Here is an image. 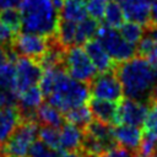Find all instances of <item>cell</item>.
<instances>
[{
  "label": "cell",
  "instance_id": "7c38bea8",
  "mask_svg": "<svg viewBox=\"0 0 157 157\" xmlns=\"http://www.w3.org/2000/svg\"><path fill=\"white\" fill-rule=\"evenodd\" d=\"M118 103L91 97L87 101V107L94 120L104 123L107 125H117Z\"/></svg>",
  "mask_w": 157,
  "mask_h": 157
},
{
  "label": "cell",
  "instance_id": "52a82bcc",
  "mask_svg": "<svg viewBox=\"0 0 157 157\" xmlns=\"http://www.w3.org/2000/svg\"><path fill=\"white\" fill-rule=\"evenodd\" d=\"M90 94L93 98L105 99L110 102H120L123 99L124 92L119 78L117 77L114 70L98 74L88 83Z\"/></svg>",
  "mask_w": 157,
  "mask_h": 157
},
{
  "label": "cell",
  "instance_id": "83f0119b",
  "mask_svg": "<svg viewBox=\"0 0 157 157\" xmlns=\"http://www.w3.org/2000/svg\"><path fill=\"white\" fill-rule=\"evenodd\" d=\"M156 47H157L156 40H155L151 36H148V34L146 33V34L144 36V38L136 44V55L146 58Z\"/></svg>",
  "mask_w": 157,
  "mask_h": 157
},
{
  "label": "cell",
  "instance_id": "74e56055",
  "mask_svg": "<svg viewBox=\"0 0 157 157\" xmlns=\"http://www.w3.org/2000/svg\"><path fill=\"white\" fill-rule=\"evenodd\" d=\"M156 156H157V155H156Z\"/></svg>",
  "mask_w": 157,
  "mask_h": 157
},
{
  "label": "cell",
  "instance_id": "1f68e13d",
  "mask_svg": "<svg viewBox=\"0 0 157 157\" xmlns=\"http://www.w3.org/2000/svg\"><path fill=\"white\" fill-rule=\"evenodd\" d=\"M148 27H157V0H153V2H152L151 23H150Z\"/></svg>",
  "mask_w": 157,
  "mask_h": 157
},
{
  "label": "cell",
  "instance_id": "2e32d148",
  "mask_svg": "<svg viewBox=\"0 0 157 157\" xmlns=\"http://www.w3.org/2000/svg\"><path fill=\"white\" fill-rule=\"evenodd\" d=\"M83 131L65 121L60 128V148L64 152H77L81 147Z\"/></svg>",
  "mask_w": 157,
  "mask_h": 157
},
{
  "label": "cell",
  "instance_id": "ac0fdd59",
  "mask_svg": "<svg viewBox=\"0 0 157 157\" xmlns=\"http://www.w3.org/2000/svg\"><path fill=\"white\" fill-rule=\"evenodd\" d=\"M99 21L92 18V17H86L83 21L77 23L76 28V39H75V45H81L91 40L98 32L99 28Z\"/></svg>",
  "mask_w": 157,
  "mask_h": 157
},
{
  "label": "cell",
  "instance_id": "4dcf8cb0",
  "mask_svg": "<svg viewBox=\"0 0 157 157\" xmlns=\"http://www.w3.org/2000/svg\"><path fill=\"white\" fill-rule=\"evenodd\" d=\"M23 0H0V10L9 9V7H17L21 6Z\"/></svg>",
  "mask_w": 157,
  "mask_h": 157
},
{
  "label": "cell",
  "instance_id": "8fae6325",
  "mask_svg": "<svg viewBox=\"0 0 157 157\" xmlns=\"http://www.w3.org/2000/svg\"><path fill=\"white\" fill-rule=\"evenodd\" d=\"M152 2L153 0H119L125 18L145 28L151 23Z\"/></svg>",
  "mask_w": 157,
  "mask_h": 157
},
{
  "label": "cell",
  "instance_id": "d590c367",
  "mask_svg": "<svg viewBox=\"0 0 157 157\" xmlns=\"http://www.w3.org/2000/svg\"><path fill=\"white\" fill-rule=\"evenodd\" d=\"M0 157H6L5 153H4V151H2V147H0Z\"/></svg>",
  "mask_w": 157,
  "mask_h": 157
},
{
  "label": "cell",
  "instance_id": "8992f818",
  "mask_svg": "<svg viewBox=\"0 0 157 157\" xmlns=\"http://www.w3.org/2000/svg\"><path fill=\"white\" fill-rule=\"evenodd\" d=\"M39 125L37 121H21L11 137L4 145L6 157H26L32 145L37 141Z\"/></svg>",
  "mask_w": 157,
  "mask_h": 157
},
{
  "label": "cell",
  "instance_id": "ba28073f",
  "mask_svg": "<svg viewBox=\"0 0 157 157\" xmlns=\"http://www.w3.org/2000/svg\"><path fill=\"white\" fill-rule=\"evenodd\" d=\"M44 74V69L38 60L29 58H18L16 61V86L13 94L16 98L29 87L37 86Z\"/></svg>",
  "mask_w": 157,
  "mask_h": 157
},
{
  "label": "cell",
  "instance_id": "d6986e66",
  "mask_svg": "<svg viewBox=\"0 0 157 157\" xmlns=\"http://www.w3.org/2000/svg\"><path fill=\"white\" fill-rule=\"evenodd\" d=\"M76 28H77V25L75 22H70V21H65V20L59 18L55 37L64 48L67 49V48L75 45Z\"/></svg>",
  "mask_w": 157,
  "mask_h": 157
},
{
  "label": "cell",
  "instance_id": "836d02e7",
  "mask_svg": "<svg viewBox=\"0 0 157 157\" xmlns=\"http://www.w3.org/2000/svg\"><path fill=\"white\" fill-rule=\"evenodd\" d=\"M7 61V54H6V49L5 47L0 45V66L2 64H5Z\"/></svg>",
  "mask_w": 157,
  "mask_h": 157
},
{
  "label": "cell",
  "instance_id": "7402d4cb",
  "mask_svg": "<svg viewBox=\"0 0 157 157\" xmlns=\"http://www.w3.org/2000/svg\"><path fill=\"white\" fill-rule=\"evenodd\" d=\"M0 22L7 27L12 33L18 34L22 28V13L17 7H9L0 10Z\"/></svg>",
  "mask_w": 157,
  "mask_h": 157
},
{
  "label": "cell",
  "instance_id": "7a4b0ae2",
  "mask_svg": "<svg viewBox=\"0 0 157 157\" xmlns=\"http://www.w3.org/2000/svg\"><path fill=\"white\" fill-rule=\"evenodd\" d=\"M21 13L22 32L45 38L55 36L60 17L52 0H23Z\"/></svg>",
  "mask_w": 157,
  "mask_h": 157
},
{
  "label": "cell",
  "instance_id": "f1b7e54d",
  "mask_svg": "<svg viewBox=\"0 0 157 157\" xmlns=\"http://www.w3.org/2000/svg\"><path fill=\"white\" fill-rule=\"evenodd\" d=\"M98 157H134V153L130 152L129 150H126V148H124V147H121V146L118 145L117 147L103 152Z\"/></svg>",
  "mask_w": 157,
  "mask_h": 157
},
{
  "label": "cell",
  "instance_id": "ffe728a7",
  "mask_svg": "<svg viewBox=\"0 0 157 157\" xmlns=\"http://www.w3.org/2000/svg\"><path fill=\"white\" fill-rule=\"evenodd\" d=\"M64 118H65V121L66 123L75 125L76 128H78L82 131L93 120L88 107H86L85 104L83 105H80V107H76L74 109H70L69 112L65 113Z\"/></svg>",
  "mask_w": 157,
  "mask_h": 157
},
{
  "label": "cell",
  "instance_id": "8d00e7d4",
  "mask_svg": "<svg viewBox=\"0 0 157 157\" xmlns=\"http://www.w3.org/2000/svg\"><path fill=\"white\" fill-rule=\"evenodd\" d=\"M155 157H157V156H155Z\"/></svg>",
  "mask_w": 157,
  "mask_h": 157
},
{
  "label": "cell",
  "instance_id": "6da1fadb",
  "mask_svg": "<svg viewBox=\"0 0 157 157\" xmlns=\"http://www.w3.org/2000/svg\"><path fill=\"white\" fill-rule=\"evenodd\" d=\"M114 72L119 78L125 98L148 104L153 88L157 85V69L144 56L115 64Z\"/></svg>",
  "mask_w": 157,
  "mask_h": 157
},
{
  "label": "cell",
  "instance_id": "9c48e42d",
  "mask_svg": "<svg viewBox=\"0 0 157 157\" xmlns=\"http://www.w3.org/2000/svg\"><path fill=\"white\" fill-rule=\"evenodd\" d=\"M11 47L17 55L39 60L47 52L48 40L45 37L22 32L15 36L11 43Z\"/></svg>",
  "mask_w": 157,
  "mask_h": 157
},
{
  "label": "cell",
  "instance_id": "cb8c5ba5",
  "mask_svg": "<svg viewBox=\"0 0 157 157\" xmlns=\"http://www.w3.org/2000/svg\"><path fill=\"white\" fill-rule=\"evenodd\" d=\"M119 33L121 34V37L130 44L135 45L137 44L144 36L146 34V28L142 27L141 25H137L135 22H124L121 25V27L119 28Z\"/></svg>",
  "mask_w": 157,
  "mask_h": 157
},
{
  "label": "cell",
  "instance_id": "4fadbf2b",
  "mask_svg": "<svg viewBox=\"0 0 157 157\" xmlns=\"http://www.w3.org/2000/svg\"><path fill=\"white\" fill-rule=\"evenodd\" d=\"M21 121V113L17 104L6 105L0 109V147H4Z\"/></svg>",
  "mask_w": 157,
  "mask_h": 157
},
{
  "label": "cell",
  "instance_id": "d4e9b609",
  "mask_svg": "<svg viewBox=\"0 0 157 157\" xmlns=\"http://www.w3.org/2000/svg\"><path fill=\"white\" fill-rule=\"evenodd\" d=\"M38 136H39L40 141L47 147H49L50 150H54V151H59V148H60V131L58 130V128H53V126H48V125H40L39 131H38Z\"/></svg>",
  "mask_w": 157,
  "mask_h": 157
},
{
  "label": "cell",
  "instance_id": "30bf717a",
  "mask_svg": "<svg viewBox=\"0 0 157 157\" xmlns=\"http://www.w3.org/2000/svg\"><path fill=\"white\" fill-rule=\"evenodd\" d=\"M148 112V105L130 98H123L118 103L117 125H130L144 128L145 119Z\"/></svg>",
  "mask_w": 157,
  "mask_h": 157
},
{
  "label": "cell",
  "instance_id": "9a60e30c",
  "mask_svg": "<svg viewBox=\"0 0 157 157\" xmlns=\"http://www.w3.org/2000/svg\"><path fill=\"white\" fill-rule=\"evenodd\" d=\"M83 45H85L83 49H85L86 54L88 55V58L96 66L97 71L103 74V72L114 70L115 63L112 60V58L108 55L105 49L101 45V43L97 39H91L87 43H85Z\"/></svg>",
  "mask_w": 157,
  "mask_h": 157
},
{
  "label": "cell",
  "instance_id": "603a6c76",
  "mask_svg": "<svg viewBox=\"0 0 157 157\" xmlns=\"http://www.w3.org/2000/svg\"><path fill=\"white\" fill-rule=\"evenodd\" d=\"M124 18L125 16L119 2L117 0H109L104 12L105 25L112 28H120L121 25L124 23Z\"/></svg>",
  "mask_w": 157,
  "mask_h": 157
},
{
  "label": "cell",
  "instance_id": "4316f807",
  "mask_svg": "<svg viewBox=\"0 0 157 157\" xmlns=\"http://www.w3.org/2000/svg\"><path fill=\"white\" fill-rule=\"evenodd\" d=\"M28 155H29V157H61V152L60 151L50 150L40 140L36 141L32 145Z\"/></svg>",
  "mask_w": 157,
  "mask_h": 157
},
{
  "label": "cell",
  "instance_id": "44dd1931",
  "mask_svg": "<svg viewBox=\"0 0 157 157\" xmlns=\"http://www.w3.org/2000/svg\"><path fill=\"white\" fill-rule=\"evenodd\" d=\"M15 86H16V65L13 63L6 61L0 66V91L13 94Z\"/></svg>",
  "mask_w": 157,
  "mask_h": 157
},
{
  "label": "cell",
  "instance_id": "3957f363",
  "mask_svg": "<svg viewBox=\"0 0 157 157\" xmlns=\"http://www.w3.org/2000/svg\"><path fill=\"white\" fill-rule=\"evenodd\" d=\"M88 85L71 78L63 66L55 67V81L50 94L47 97L48 103L66 113L70 109L83 105L90 98Z\"/></svg>",
  "mask_w": 157,
  "mask_h": 157
},
{
  "label": "cell",
  "instance_id": "d6a6232c",
  "mask_svg": "<svg viewBox=\"0 0 157 157\" xmlns=\"http://www.w3.org/2000/svg\"><path fill=\"white\" fill-rule=\"evenodd\" d=\"M146 59L148 60V63L153 66V67H156L157 69V47L146 56Z\"/></svg>",
  "mask_w": 157,
  "mask_h": 157
},
{
  "label": "cell",
  "instance_id": "e575fe53",
  "mask_svg": "<svg viewBox=\"0 0 157 157\" xmlns=\"http://www.w3.org/2000/svg\"><path fill=\"white\" fill-rule=\"evenodd\" d=\"M146 33L148 36H151L156 40V43H157V27H147L146 28Z\"/></svg>",
  "mask_w": 157,
  "mask_h": 157
},
{
  "label": "cell",
  "instance_id": "5b68a950",
  "mask_svg": "<svg viewBox=\"0 0 157 157\" xmlns=\"http://www.w3.org/2000/svg\"><path fill=\"white\" fill-rule=\"evenodd\" d=\"M96 37L115 64L124 63L136 55V47L128 43L115 28L102 25Z\"/></svg>",
  "mask_w": 157,
  "mask_h": 157
},
{
  "label": "cell",
  "instance_id": "484cf974",
  "mask_svg": "<svg viewBox=\"0 0 157 157\" xmlns=\"http://www.w3.org/2000/svg\"><path fill=\"white\" fill-rule=\"evenodd\" d=\"M109 0H87L86 2V11L90 17L101 21L104 18L105 7Z\"/></svg>",
  "mask_w": 157,
  "mask_h": 157
},
{
  "label": "cell",
  "instance_id": "f546056e",
  "mask_svg": "<svg viewBox=\"0 0 157 157\" xmlns=\"http://www.w3.org/2000/svg\"><path fill=\"white\" fill-rule=\"evenodd\" d=\"M15 33H12L7 27H5L1 22H0V45L6 47L10 45L15 38Z\"/></svg>",
  "mask_w": 157,
  "mask_h": 157
},
{
  "label": "cell",
  "instance_id": "e0dca14e",
  "mask_svg": "<svg viewBox=\"0 0 157 157\" xmlns=\"http://www.w3.org/2000/svg\"><path fill=\"white\" fill-rule=\"evenodd\" d=\"M37 121H39L42 125L61 128L65 124V118L59 109L47 102L42 103L37 108Z\"/></svg>",
  "mask_w": 157,
  "mask_h": 157
},
{
  "label": "cell",
  "instance_id": "277c9868",
  "mask_svg": "<svg viewBox=\"0 0 157 157\" xmlns=\"http://www.w3.org/2000/svg\"><path fill=\"white\" fill-rule=\"evenodd\" d=\"M63 67L71 78L87 85L98 75L96 66L86 54L85 49L78 45L66 49Z\"/></svg>",
  "mask_w": 157,
  "mask_h": 157
},
{
  "label": "cell",
  "instance_id": "5bb4252c",
  "mask_svg": "<svg viewBox=\"0 0 157 157\" xmlns=\"http://www.w3.org/2000/svg\"><path fill=\"white\" fill-rule=\"evenodd\" d=\"M113 135L117 144L132 153L139 151L141 139H142V130L136 126L130 125H115L113 126Z\"/></svg>",
  "mask_w": 157,
  "mask_h": 157
}]
</instances>
